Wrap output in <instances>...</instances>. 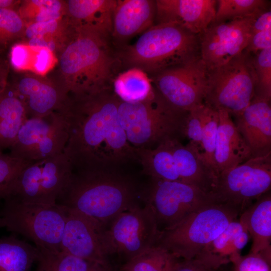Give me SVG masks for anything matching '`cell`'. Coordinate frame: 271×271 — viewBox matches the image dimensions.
Wrapping results in <instances>:
<instances>
[{"label":"cell","mask_w":271,"mask_h":271,"mask_svg":"<svg viewBox=\"0 0 271 271\" xmlns=\"http://www.w3.org/2000/svg\"><path fill=\"white\" fill-rule=\"evenodd\" d=\"M118 103L110 88L67 95L57 111L67 126L64 153L73 170L114 168L137 159L119 122Z\"/></svg>","instance_id":"obj_1"},{"label":"cell","mask_w":271,"mask_h":271,"mask_svg":"<svg viewBox=\"0 0 271 271\" xmlns=\"http://www.w3.org/2000/svg\"><path fill=\"white\" fill-rule=\"evenodd\" d=\"M138 192L134 181L114 168L73 170L56 203L107 229L119 214L139 205Z\"/></svg>","instance_id":"obj_2"},{"label":"cell","mask_w":271,"mask_h":271,"mask_svg":"<svg viewBox=\"0 0 271 271\" xmlns=\"http://www.w3.org/2000/svg\"><path fill=\"white\" fill-rule=\"evenodd\" d=\"M107 38L91 30L75 28L72 39L58 55L56 77L52 79L67 95L110 88L115 59Z\"/></svg>","instance_id":"obj_3"},{"label":"cell","mask_w":271,"mask_h":271,"mask_svg":"<svg viewBox=\"0 0 271 271\" xmlns=\"http://www.w3.org/2000/svg\"><path fill=\"white\" fill-rule=\"evenodd\" d=\"M199 35L171 23L157 24L122 54L130 67L156 74L200 57Z\"/></svg>","instance_id":"obj_4"},{"label":"cell","mask_w":271,"mask_h":271,"mask_svg":"<svg viewBox=\"0 0 271 271\" xmlns=\"http://www.w3.org/2000/svg\"><path fill=\"white\" fill-rule=\"evenodd\" d=\"M188 112L172 107L157 90L144 101L131 103L119 100L118 105L120 123L128 143L135 149L149 148L182 136Z\"/></svg>","instance_id":"obj_5"},{"label":"cell","mask_w":271,"mask_h":271,"mask_svg":"<svg viewBox=\"0 0 271 271\" xmlns=\"http://www.w3.org/2000/svg\"><path fill=\"white\" fill-rule=\"evenodd\" d=\"M240 214L217 202L204 206L176 225L161 230L156 246L175 257L191 259L213 241Z\"/></svg>","instance_id":"obj_6"},{"label":"cell","mask_w":271,"mask_h":271,"mask_svg":"<svg viewBox=\"0 0 271 271\" xmlns=\"http://www.w3.org/2000/svg\"><path fill=\"white\" fill-rule=\"evenodd\" d=\"M0 215L5 227L35 243L39 250L61 251L66 209L54 205L28 204L12 199L4 200Z\"/></svg>","instance_id":"obj_7"},{"label":"cell","mask_w":271,"mask_h":271,"mask_svg":"<svg viewBox=\"0 0 271 271\" xmlns=\"http://www.w3.org/2000/svg\"><path fill=\"white\" fill-rule=\"evenodd\" d=\"M252 57L243 51L225 64L207 70L204 104L235 117L241 113L254 96L255 77Z\"/></svg>","instance_id":"obj_8"},{"label":"cell","mask_w":271,"mask_h":271,"mask_svg":"<svg viewBox=\"0 0 271 271\" xmlns=\"http://www.w3.org/2000/svg\"><path fill=\"white\" fill-rule=\"evenodd\" d=\"M72 171V166L64 152L31 163L21 171L4 200L54 205Z\"/></svg>","instance_id":"obj_9"},{"label":"cell","mask_w":271,"mask_h":271,"mask_svg":"<svg viewBox=\"0 0 271 271\" xmlns=\"http://www.w3.org/2000/svg\"><path fill=\"white\" fill-rule=\"evenodd\" d=\"M271 187V154L251 158L220 173L211 194L217 202L230 206L240 214L269 192Z\"/></svg>","instance_id":"obj_10"},{"label":"cell","mask_w":271,"mask_h":271,"mask_svg":"<svg viewBox=\"0 0 271 271\" xmlns=\"http://www.w3.org/2000/svg\"><path fill=\"white\" fill-rule=\"evenodd\" d=\"M160 233L153 211L145 203L117 216L104 237L109 255L117 254L126 262L155 246Z\"/></svg>","instance_id":"obj_11"},{"label":"cell","mask_w":271,"mask_h":271,"mask_svg":"<svg viewBox=\"0 0 271 271\" xmlns=\"http://www.w3.org/2000/svg\"><path fill=\"white\" fill-rule=\"evenodd\" d=\"M151 179L143 199L151 206L159 228L163 227L161 230L176 225L193 213L216 202L212 194L195 186Z\"/></svg>","instance_id":"obj_12"},{"label":"cell","mask_w":271,"mask_h":271,"mask_svg":"<svg viewBox=\"0 0 271 271\" xmlns=\"http://www.w3.org/2000/svg\"><path fill=\"white\" fill-rule=\"evenodd\" d=\"M68 139L66 123L58 111L28 117L10 148V154L29 162L38 161L63 153Z\"/></svg>","instance_id":"obj_13"},{"label":"cell","mask_w":271,"mask_h":271,"mask_svg":"<svg viewBox=\"0 0 271 271\" xmlns=\"http://www.w3.org/2000/svg\"><path fill=\"white\" fill-rule=\"evenodd\" d=\"M153 82L170 105L188 112L204 104L207 71L200 57L155 74Z\"/></svg>","instance_id":"obj_14"},{"label":"cell","mask_w":271,"mask_h":271,"mask_svg":"<svg viewBox=\"0 0 271 271\" xmlns=\"http://www.w3.org/2000/svg\"><path fill=\"white\" fill-rule=\"evenodd\" d=\"M260 12L227 23H214L199 35L200 56L207 71L225 64L244 50L252 22Z\"/></svg>","instance_id":"obj_15"},{"label":"cell","mask_w":271,"mask_h":271,"mask_svg":"<svg viewBox=\"0 0 271 271\" xmlns=\"http://www.w3.org/2000/svg\"><path fill=\"white\" fill-rule=\"evenodd\" d=\"M65 208L61 251L91 262H109L104 237L106 229L91 218Z\"/></svg>","instance_id":"obj_16"},{"label":"cell","mask_w":271,"mask_h":271,"mask_svg":"<svg viewBox=\"0 0 271 271\" xmlns=\"http://www.w3.org/2000/svg\"><path fill=\"white\" fill-rule=\"evenodd\" d=\"M9 84L24 104L28 117H43L57 111L67 95L52 79L27 73Z\"/></svg>","instance_id":"obj_17"},{"label":"cell","mask_w":271,"mask_h":271,"mask_svg":"<svg viewBox=\"0 0 271 271\" xmlns=\"http://www.w3.org/2000/svg\"><path fill=\"white\" fill-rule=\"evenodd\" d=\"M157 24L171 23L199 35L215 21L217 1L157 0Z\"/></svg>","instance_id":"obj_18"},{"label":"cell","mask_w":271,"mask_h":271,"mask_svg":"<svg viewBox=\"0 0 271 271\" xmlns=\"http://www.w3.org/2000/svg\"><path fill=\"white\" fill-rule=\"evenodd\" d=\"M235 117V124L250 149L251 158L271 154L270 101L253 97Z\"/></svg>","instance_id":"obj_19"},{"label":"cell","mask_w":271,"mask_h":271,"mask_svg":"<svg viewBox=\"0 0 271 271\" xmlns=\"http://www.w3.org/2000/svg\"><path fill=\"white\" fill-rule=\"evenodd\" d=\"M218 111L219 124L214 153L217 176L251 158L250 149L232 121L230 114L224 110Z\"/></svg>","instance_id":"obj_20"},{"label":"cell","mask_w":271,"mask_h":271,"mask_svg":"<svg viewBox=\"0 0 271 271\" xmlns=\"http://www.w3.org/2000/svg\"><path fill=\"white\" fill-rule=\"evenodd\" d=\"M156 2L151 0H116L112 16L111 35L126 40L153 26Z\"/></svg>","instance_id":"obj_21"},{"label":"cell","mask_w":271,"mask_h":271,"mask_svg":"<svg viewBox=\"0 0 271 271\" xmlns=\"http://www.w3.org/2000/svg\"><path fill=\"white\" fill-rule=\"evenodd\" d=\"M66 15L76 28L87 29L107 37L111 35L116 0L65 1Z\"/></svg>","instance_id":"obj_22"},{"label":"cell","mask_w":271,"mask_h":271,"mask_svg":"<svg viewBox=\"0 0 271 271\" xmlns=\"http://www.w3.org/2000/svg\"><path fill=\"white\" fill-rule=\"evenodd\" d=\"M181 182L195 186L211 194L217 175L191 148L178 138L168 140Z\"/></svg>","instance_id":"obj_23"},{"label":"cell","mask_w":271,"mask_h":271,"mask_svg":"<svg viewBox=\"0 0 271 271\" xmlns=\"http://www.w3.org/2000/svg\"><path fill=\"white\" fill-rule=\"evenodd\" d=\"M239 221L252 240L250 252L270 258L271 195L266 193L245 209Z\"/></svg>","instance_id":"obj_24"},{"label":"cell","mask_w":271,"mask_h":271,"mask_svg":"<svg viewBox=\"0 0 271 271\" xmlns=\"http://www.w3.org/2000/svg\"><path fill=\"white\" fill-rule=\"evenodd\" d=\"M75 28L68 17L26 24L23 38L32 49L46 48L58 55L72 39Z\"/></svg>","instance_id":"obj_25"},{"label":"cell","mask_w":271,"mask_h":271,"mask_svg":"<svg viewBox=\"0 0 271 271\" xmlns=\"http://www.w3.org/2000/svg\"><path fill=\"white\" fill-rule=\"evenodd\" d=\"M153 80L138 67H130L112 80V91L118 99L126 103H138L152 98L156 93Z\"/></svg>","instance_id":"obj_26"},{"label":"cell","mask_w":271,"mask_h":271,"mask_svg":"<svg viewBox=\"0 0 271 271\" xmlns=\"http://www.w3.org/2000/svg\"><path fill=\"white\" fill-rule=\"evenodd\" d=\"M28 118L25 107L10 87L0 95V150L10 149Z\"/></svg>","instance_id":"obj_27"},{"label":"cell","mask_w":271,"mask_h":271,"mask_svg":"<svg viewBox=\"0 0 271 271\" xmlns=\"http://www.w3.org/2000/svg\"><path fill=\"white\" fill-rule=\"evenodd\" d=\"M169 139L160 143L154 149H135L137 159L141 163L143 172L151 179L181 182Z\"/></svg>","instance_id":"obj_28"},{"label":"cell","mask_w":271,"mask_h":271,"mask_svg":"<svg viewBox=\"0 0 271 271\" xmlns=\"http://www.w3.org/2000/svg\"><path fill=\"white\" fill-rule=\"evenodd\" d=\"M38 249L14 235L0 238V271H31Z\"/></svg>","instance_id":"obj_29"},{"label":"cell","mask_w":271,"mask_h":271,"mask_svg":"<svg viewBox=\"0 0 271 271\" xmlns=\"http://www.w3.org/2000/svg\"><path fill=\"white\" fill-rule=\"evenodd\" d=\"M25 24L61 19L66 15L65 1H21L17 9Z\"/></svg>","instance_id":"obj_30"},{"label":"cell","mask_w":271,"mask_h":271,"mask_svg":"<svg viewBox=\"0 0 271 271\" xmlns=\"http://www.w3.org/2000/svg\"><path fill=\"white\" fill-rule=\"evenodd\" d=\"M178 258L163 248L154 246L125 262L122 271H171Z\"/></svg>","instance_id":"obj_31"},{"label":"cell","mask_w":271,"mask_h":271,"mask_svg":"<svg viewBox=\"0 0 271 271\" xmlns=\"http://www.w3.org/2000/svg\"><path fill=\"white\" fill-rule=\"evenodd\" d=\"M202 134L199 155L204 163L217 175L214 153L219 124L218 111L204 104L202 110Z\"/></svg>","instance_id":"obj_32"},{"label":"cell","mask_w":271,"mask_h":271,"mask_svg":"<svg viewBox=\"0 0 271 271\" xmlns=\"http://www.w3.org/2000/svg\"><path fill=\"white\" fill-rule=\"evenodd\" d=\"M39 251L36 271H88L94 263H96L62 251Z\"/></svg>","instance_id":"obj_33"},{"label":"cell","mask_w":271,"mask_h":271,"mask_svg":"<svg viewBox=\"0 0 271 271\" xmlns=\"http://www.w3.org/2000/svg\"><path fill=\"white\" fill-rule=\"evenodd\" d=\"M246 229L239 221H231L226 228L200 253L217 258L225 263L233 255L239 253L235 248L238 236Z\"/></svg>","instance_id":"obj_34"},{"label":"cell","mask_w":271,"mask_h":271,"mask_svg":"<svg viewBox=\"0 0 271 271\" xmlns=\"http://www.w3.org/2000/svg\"><path fill=\"white\" fill-rule=\"evenodd\" d=\"M217 4L214 23L253 15L266 9L267 5L263 0H219Z\"/></svg>","instance_id":"obj_35"},{"label":"cell","mask_w":271,"mask_h":271,"mask_svg":"<svg viewBox=\"0 0 271 271\" xmlns=\"http://www.w3.org/2000/svg\"><path fill=\"white\" fill-rule=\"evenodd\" d=\"M255 77L254 96L268 101L271 98V47L252 57Z\"/></svg>","instance_id":"obj_36"},{"label":"cell","mask_w":271,"mask_h":271,"mask_svg":"<svg viewBox=\"0 0 271 271\" xmlns=\"http://www.w3.org/2000/svg\"><path fill=\"white\" fill-rule=\"evenodd\" d=\"M26 24L16 9L0 8V48L23 38Z\"/></svg>","instance_id":"obj_37"},{"label":"cell","mask_w":271,"mask_h":271,"mask_svg":"<svg viewBox=\"0 0 271 271\" xmlns=\"http://www.w3.org/2000/svg\"><path fill=\"white\" fill-rule=\"evenodd\" d=\"M31 163L0 150V202L6 198L21 171Z\"/></svg>","instance_id":"obj_38"},{"label":"cell","mask_w":271,"mask_h":271,"mask_svg":"<svg viewBox=\"0 0 271 271\" xmlns=\"http://www.w3.org/2000/svg\"><path fill=\"white\" fill-rule=\"evenodd\" d=\"M203 105L188 111L183 125L182 136L189 141L187 144L198 154L202 134V110Z\"/></svg>","instance_id":"obj_39"},{"label":"cell","mask_w":271,"mask_h":271,"mask_svg":"<svg viewBox=\"0 0 271 271\" xmlns=\"http://www.w3.org/2000/svg\"><path fill=\"white\" fill-rule=\"evenodd\" d=\"M229 261L234 263L235 271H270V258L260 253L250 252L244 256L236 253Z\"/></svg>","instance_id":"obj_40"},{"label":"cell","mask_w":271,"mask_h":271,"mask_svg":"<svg viewBox=\"0 0 271 271\" xmlns=\"http://www.w3.org/2000/svg\"><path fill=\"white\" fill-rule=\"evenodd\" d=\"M222 264L218 259L199 254L191 259L178 258L171 271H217Z\"/></svg>","instance_id":"obj_41"},{"label":"cell","mask_w":271,"mask_h":271,"mask_svg":"<svg viewBox=\"0 0 271 271\" xmlns=\"http://www.w3.org/2000/svg\"><path fill=\"white\" fill-rule=\"evenodd\" d=\"M34 53L35 51L26 43L14 44L10 53V64L19 71H31Z\"/></svg>","instance_id":"obj_42"},{"label":"cell","mask_w":271,"mask_h":271,"mask_svg":"<svg viewBox=\"0 0 271 271\" xmlns=\"http://www.w3.org/2000/svg\"><path fill=\"white\" fill-rule=\"evenodd\" d=\"M33 50L35 53L31 71L36 74L44 76L55 66L57 57L53 52L46 48Z\"/></svg>","instance_id":"obj_43"},{"label":"cell","mask_w":271,"mask_h":271,"mask_svg":"<svg viewBox=\"0 0 271 271\" xmlns=\"http://www.w3.org/2000/svg\"><path fill=\"white\" fill-rule=\"evenodd\" d=\"M271 47V29L250 35L244 51L250 55Z\"/></svg>","instance_id":"obj_44"},{"label":"cell","mask_w":271,"mask_h":271,"mask_svg":"<svg viewBox=\"0 0 271 271\" xmlns=\"http://www.w3.org/2000/svg\"><path fill=\"white\" fill-rule=\"evenodd\" d=\"M271 29V11L265 9L255 18L251 26L250 35Z\"/></svg>","instance_id":"obj_45"},{"label":"cell","mask_w":271,"mask_h":271,"mask_svg":"<svg viewBox=\"0 0 271 271\" xmlns=\"http://www.w3.org/2000/svg\"><path fill=\"white\" fill-rule=\"evenodd\" d=\"M9 70V63L0 56V95L4 92L8 85Z\"/></svg>","instance_id":"obj_46"},{"label":"cell","mask_w":271,"mask_h":271,"mask_svg":"<svg viewBox=\"0 0 271 271\" xmlns=\"http://www.w3.org/2000/svg\"><path fill=\"white\" fill-rule=\"evenodd\" d=\"M88 271H113V270L109 262L104 263L96 262Z\"/></svg>","instance_id":"obj_47"},{"label":"cell","mask_w":271,"mask_h":271,"mask_svg":"<svg viewBox=\"0 0 271 271\" xmlns=\"http://www.w3.org/2000/svg\"><path fill=\"white\" fill-rule=\"evenodd\" d=\"M21 1L0 0V8H8L17 10Z\"/></svg>","instance_id":"obj_48"},{"label":"cell","mask_w":271,"mask_h":271,"mask_svg":"<svg viewBox=\"0 0 271 271\" xmlns=\"http://www.w3.org/2000/svg\"><path fill=\"white\" fill-rule=\"evenodd\" d=\"M5 227V222L3 218L0 215V228Z\"/></svg>","instance_id":"obj_49"}]
</instances>
